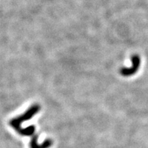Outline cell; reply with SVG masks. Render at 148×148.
I'll use <instances>...</instances> for the list:
<instances>
[{"instance_id": "cell-1", "label": "cell", "mask_w": 148, "mask_h": 148, "mask_svg": "<svg viewBox=\"0 0 148 148\" xmlns=\"http://www.w3.org/2000/svg\"><path fill=\"white\" fill-rule=\"evenodd\" d=\"M40 109V106L39 104L32 105L23 114H21V115H19L18 116H16V117L14 118V119H11L10 121V126L17 132L18 130L21 128V123L27 121V120L32 119L35 114L39 112Z\"/></svg>"}, {"instance_id": "cell-2", "label": "cell", "mask_w": 148, "mask_h": 148, "mask_svg": "<svg viewBox=\"0 0 148 148\" xmlns=\"http://www.w3.org/2000/svg\"><path fill=\"white\" fill-rule=\"evenodd\" d=\"M140 65V59L138 56H134L132 58V66L131 68H123L121 73L123 76H130L136 73Z\"/></svg>"}, {"instance_id": "cell-3", "label": "cell", "mask_w": 148, "mask_h": 148, "mask_svg": "<svg viewBox=\"0 0 148 148\" xmlns=\"http://www.w3.org/2000/svg\"><path fill=\"white\" fill-rule=\"evenodd\" d=\"M38 137L34 136L30 141V148H49L52 145V140L51 139H46L41 144L38 143Z\"/></svg>"}, {"instance_id": "cell-4", "label": "cell", "mask_w": 148, "mask_h": 148, "mask_svg": "<svg viewBox=\"0 0 148 148\" xmlns=\"http://www.w3.org/2000/svg\"><path fill=\"white\" fill-rule=\"evenodd\" d=\"M35 132V127L34 125H29V126L25 127V128H21L18 130L17 133H18L21 136H31V135L34 134Z\"/></svg>"}]
</instances>
